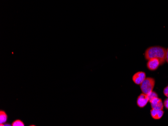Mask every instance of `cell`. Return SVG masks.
<instances>
[{
    "label": "cell",
    "mask_w": 168,
    "mask_h": 126,
    "mask_svg": "<svg viewBox=\"0 0 168 126\" xmlns=\"http://www.w3.org/2000/svg\"><path fill=\"white\" fill-rule=\"evenodd\" d=\"M166 49L161 46H151L146 50L145 55L146 60L150 59L151 58H158L162 65L166 62Z\"/></svg>",
    "instance_id": "obj_1"
},
{
    "label": "cell",
    "mask_w": 168,
    "mask_h": 126,
    "mask_svg": "<svg viewBox=\"0 0 168 126\" xmlns=\"http://www.w3.org/2000/svg\"><path fill=\"white\" fill-rule=\"evenodd\" d=\"M155 85V80L153 78H146V79L140 85V89L142 93L148 95L151 92Z\"/></svg>",
    "instance_id": "obj_2"
},
{
    "label": "cell",
    "mask_w": 168,
    "mask_h": 126,
    "mask_svg": "<svg viewBox=\"0 0 168 126\" xmlns=\"http://www.w3.org/2000/svg\"><path fill=\"white\" fill-rule=\"evenodd\" d=\"M149 101V98L147 94L142 93L138 97L136 104L138 107L140 108H143L147 105Z\"/></svg>",
    "instance_id": "obj_3"
},
{
    "label": "cell",
    "mask_w": 168,
    "mask_h": 126,
    "mask_svg": "<svg viewBox=\"0 0 168 126\" xmlns=\"http://www.w3.org/2000/svg\"><path fill=\"white\" fill-rule=\"evenodd\" d=\"M146 78V73L143 71H139L133 75L132 76V80L136 85H141V83L143 82Z\"/></svg>",
    "instance_id": "obj_4"
},
{
    "label": "cell",
    "mask_w": 168,
    "mask_h": 126,
    "mask_svg": "<svg viewBox=\"0 0 168 126\" xmlns=\"http://www.w3.org/2000/svg\"><path fill=\"white\" fill-rule=\"evenodd\" d=\"M161 65V63L158 58H151L148 60L147 66L149 70L151 71H156Z\"/></svg>",
    "instance_id": "obj_5"
},
{
    "label": "cell",
    "mask_w": 168,
    "mask_h": 126,
    "mask_svg": "<svg viewBox=\"0 0 168 126\" xmlns=\"http://www.w3.org/2000/svg\"><path fill=\"white\" fill-rule=\"evenodd\" d=\"M151 104V109H162L164 108V103L162 100L158 97L154 98L150 101Z\"/></svg>",
    "instance_id": "obj_6"
},
{
    "label": "cell",
    "mask_w": 168,
    "mask_h": 126,
    "mask_svg": "<svg viewBox=\"0 0 168 126\" xmlns=\"http://www.w3.org/2000/svg\"><path fill=\"white\" fill-rule=\"evenodd\" d=\"M164 112L162 109H151L150 115L153 119L155 120L160 119L164 115Z\"/></svg>",
    "instance_id": "obj_7"
},
{
    "label": "cell",
    "mask_w": 168,
    "mask_h": 126,
    "mask_svg": "<svg viewBox=\"0 0 168 126\" xmlns=\"http://www.w3.org/2000/svg\"><path fill=\"white\" fill-rule=\"evenodd\" d=\"M8 115L4 110L0 111V124L6 123L8 120Z\"/></svg>",
    "instance_id": "obj_8"
},
{
    "label": "cell",
    "mask_w": 168,
    "mask_h": 126,
    "mask_svg": "<svg viewBox=\"0 0 168 126\" xmlns=\"http://www.w3.org/2000/svg\"><path fill=\"white\" fill-rule=\"evenodd\" d=\"M11 124L12 126H25L23 121L20 119L16 120Z\"/></svg>",
    "instance_id": "obj_9"
},
{
    "label": "cell",
    "mask_w": 168,
    "mask_h": 126,
    "mask_svg": "<svg viewBox=\"0 0 168 126\" xmlns=\"http://www.w3.org/2000/svg\"><path fill=\"white\" fill-rule=\"evenodd\" d=\"M149 98V101H151V100L156 97H158V95L156 92H151L150 94L147 95Z\"/></svg>",
    "instance_id": "obj_10"
},
{
    "label": "cell",
    "mask_w": 168,
    "mask_h": 126,
    "mask_svg": "<svg viewBox=\"0 0 168 126\" xmlns=\"http://www.w3.org/2000/svg\"><path fill=\"white\" fill-rule=\"evenodd\" d=\"M164 94L165 96L168 97V86L164 89Z\"/></svg>",
    "instance_id": "obj_11"
},
{
    "label": "cell",
    "mask_w": 168,
    "mask_h": 126,
    "mask_svg": "<svg viewBox=\"0 0 168 126\" xmlns=\"http://www.w3.org/2000/svg\"><path fill=\"white\" fill-rule=\"evenodd\" d=\"M164 107H165L166 108L168 109V97L167 99H166L165 100V101L164 102Z\"/></svg>",
    "instance_id": "obj_12"
},
{
    "label": "cell",
    "mask_w": 168,
    "mask_h": 126,
    "mask_svg": "<svg viewBox=\"0 0 168 126\" xmlns=\"http://www.w3.org/2000/svg\"><path fill=\"white\" fill-rule=\"evenodd\" d=\"M166 61L168 63V48L166 50Z\"/></svg>",
    "instance_id": "obj_13"
},
{
    "label": "cell",
    "mask_w": 168,
    "mask_h": 126,
    "mask_svg": "<svg viewBox=\"0 0 168 126\" xmlns=\"http://www.w3.org/2000/svg\"><path fill=\"white\" fill-rule=\"evenodd\" d=\"M0 126H12V124H10L9 123H5L3 124H0Z\"/></svg>",
    "instance_id": "obj_14"
}]
</instances>
